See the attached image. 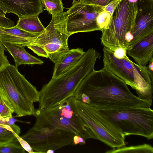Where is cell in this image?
Instances as JSON below:
<instances>
[{
    "label": "cell",
    "mask_w": 153,
    "mask_h": 153,
    "mask_svg": "<svg viewBox=\"0 0 153 153\" xmlns=\"http://www.w3.org/2000/svg\"><path fill=\"white\" fill-rule=\"evenodd\" d=\"M127 54L137 64L146 66L152 58L153 33L145 36L126 49Z\"/></svg>",
    "instance_id": "5bb4252c"
},
{
    "label": "cell",
    "mask_w": 153,
    "mask_h": 153,
    "mask_svg": "<svg viewBox=\"0 0 153 153\" xmlns=\"http://www.w3.org/2000/svg\"><path fill=\"white\" fill-rule=\"evenodd\" d=\"M45 10L52 15L57 16L63 12V7L62 0H41Z\"/></svg>",
    "instance_id": "7402d4cb"
},
{
    "label": "cell",
    "mask_w": 153,
    "mask_h": 153,
    "mask_svg": "<svg viewBox=\"0 0 153 153\" xmlns=\"http://www.w3.org/2000/svg\"><path fill=\"white\" fill-rule=\"evenodd\" d=\"M6 50V48L0 41V71L10 64L4 54V51Z\"/></svg>",
    "instance_id": "d4e9b609"
},
{
    "label": "cell",
    "mask_w": 153,
    "mask_h": 153,
    "mask_svg": "<svg viewBox=\"0 0 153 153\" xmlns=\"http://www.w3.org/2000/svg\"><path fill=\"white\" fill-rule=\"evenodd\" d=\"M20 132V128L14 123L9 125L7 122H0V144L17 140L14 133L19 135Z\"/></svg>",
    "instance_id": "d6986e66"
},
{
    "label": "cell",
    "mask_w": 153,
    "mask_h": 153,
    "mask_svg": "<svg viewBox=\"0 0 153 153\" xmlns=\"http://www.w3.org/2000/svg\"><path fill=\"white\" fill-rule=\"evenodd\" d=\"M0 41L13 58L16 67L21 65L42 64L44 63L40 59L28 53L25 50V46Z\"/></svg>",
    "instance_id": "2e32d148"
},
{
    "label": "cell",
    "mask_w": 153,
    "mask_h": 153,
    "mask_svg": "<svg viewBox=\"0 0 153 153\" xmlns=\"http://www.w3.org/2000/svg\"><path fill=\"white\" fill-rule=\"evenodd\" d=\"M0 89L17 117L33 115L34 103L39 102V91L19 71L17 67L10 64L0 71Z\"/></svg>",
    "instance_id": "3957f363"
},
{
    "label": "cell",
    "mask_w": 153,
    "mask_h": 153,
    "mask_svg": "<svg viewBox=\"0 0 153 153\" xmlns=\"http://www.w3.org/2000/svg\"><path fill=\"white\" fill-rule=\"evenodd\" d=\"M100 57L96 49L89 48L71 68L56 78H52L39 91L38 108H52L74 96L81 82L94 70L97 60Z\"/></svg>",
    "instance_id": "7a4b0ae2"
},
{
    "label": "cell",
    "mask_w": 153,
    "mask_h": 153,
    "mask_svg": "<svg viewBox=\"0 0 153 153\" xmlns=\"http://www.w3.org/2000/svg\"><path fill=\"white\" fill-rule=\"evenodd\" d=\"M82 3L88 5H94L96 0H79Z\"/></svg>",
    "instance_id": "836d02e7"
},
{
    "label": "cell",
    "mask_w": 153,
    "mask_h": 153,
    "mask_svg": "<svg viewBox=\"0 0 153 153\" xmlns=\"http://www.w3.org/2000/svg\"><path fill=\"white\" fill-rule=\"evenodd\" d=\"M78 112L97 139L112 149L125 146V136L106 120L96 108L75 99Z\"/></svg>",
    "instance_id": "9c48e42d"
},
{
    "label": "cell",
    "mask_w": 153,
    "mask_h": 153,
    "mask_svg": "<svg viewBox=\"0 0 153 153\" xmlns=\"http://www.w3.org/2000/svg\"><path fill=\"white\" fill-rule=\"evenodd\" d=\"M149 65L147 66L148 71L150 73L153 75V58L148 63Z\"/></svg>",
    "instance_id": "d6a6232c"
},
{
    "label": "cell",
    "mask_w": 153,
    "mask_h": 153,
    "mask_svg": "<svg viewBox=\"0 0 153 153\" xmlns=\"http://www.w3.org/2000/svg\"><path fill=\"white\" fill-rule=\"evenodd\" d=\"M103 52V67L135 90L139 98L152 102L153 75L147 66L135 63L127 56L118 59L113 52L105 47Z\"/></svg>",
    "instance_id": "5b68a950"
},
{
    "label": "cell",
    "mask_w": 153,
    "mask_h": 153,
    "mask_svg": "<svg viewBox=\"0 0 153 153\" xmlns=\"http://www.w3.org/2000/svg\"><path fill=\"white\" fill-rule=\"evenodd\" d=\"M67 18L66 11L59 16H52L49 24L32 44L43 48L54 65L69 50L68 40L71 35L67 30Z\"/></svg>",
    "instance_id": "ba28073f"
},
{
    "label": "cell",
    "mask_w": 153,
    "mask_h": 153,
    "mask_svg": "<svg viewBox=\"0 0 153 153\" xmlns=\"http://www.w3.org/2000/svg\"><path fill=\"white\" fill-rule=\"evenodd\" d=\"M113 53L115 56L119 59L124 58L127 56L126 49L122 47L117 48Z\"/></svg>",
    "instance_id": "f546056e"
},
{
    "label": "cell",
    "mask_w": 153,
    "mask_h": 153,
    "mask_svg": "<svg viewBox=\"0 0 153 153\" xmlns=\"http://www.w3.org/2000/svg\"><path fill=\"white\" fill-rule=\"evenodd\" d=\"M82 94L88 97V105L97 108H151L152 104L133 94L123 81L104 67L88 74L74 96Z\"/></svg>",
    "instance_id": "6da1fadb"
},
{
    "label": "cell",
    "mask_w": 153,
    "mask_h": 153,
    "mask_svg": "<svg viewBox=\"0 0 153 153\" xmlns=\"http://www.w3.org/2000/svg\"><path fill=\"white\" fill-rule=\"evenodd\" d=\"M7 13V12L0 6V15L5 16V15Z\"/></svg>",
    "instance_id": "e575fe53"
},
{
    "label": "cell",
    "mask_w": 153,
    "mask_h": 153,
    "mask_svg": "<svg viewBox=\"0 0 153 153\" xmlns=\"http://www.w3.org/2000/svg\"><path fill=\"white\" fill-rule=\"evenodd\" d=\"M139 0H123L114 11L108 26L102 30L101 43L114 52L117 48L127 49L126 33L132 31L138 10Z\"/></svg>",
    "instance_id": "52a82bcc"
},
{
    "label": "cell",
    "mask_w": 153,
    "mask_h": 153,
    "mask_svg": "<svg viewBox=\"0 0 153 153\" xmlns=\"http://www.w3.org/2000/svg\"><path fill=\"white\" fill-rule=\"evenodd\" d=\"M25 151L21 145L13 142L0 144V153H24Z\"/></svg>",
    "instance_id": "cb8c5ba5"
},
{
    "label": "cell",
    "mask_w": 153,
    "mask_h": 153,
    "mask_svg": "<svg viewBox=\"0 0 153 153\" xmlns=\"http://www.w3.org/2000/svg\"><path fill=\"white\" fill-rule=\"evenodd\" d=\"M112 15L103 10L98 13L96 19V23L100 31L106 28L111 21Z\"/></svg>",
    "instance_id": "603a6c76"
},
{
    "label": "cell",
    "mask_w": 153,
    "mask_h": 153,
    "mask_svg": "<svg viewBox=\"0 0 153 153\" xmlns=\"http://www.w3.org/2000/svg\"><path fill=\"white\" fill-rule=\"evenodd\" d=\"M105 153H153V148L151 145L147 144L129 146H125L120 148L112 149L106 151Z\"/></svg>",
    "instance_id": "44dd1931"
},
{
    "label": "cell",
    "mask_w": 153,
    "mask_h": 153,
    "mask_svg": "<svg viewBox=\"0 0 153 153\" xmlns=\"http://www.w3.org/2000/svg\"><path fill=\"white\" fill-rule=\"evenodd\" d=\"M14 112L11 103L2 90L0 89V121L8 122Z\"/></svg>",
    "instance_id": "ffe728a7"
},
{
    "label": "cell",
    "mask_w": 153,
    "mask_h": 153,
    "mask_svg": "<svg viewBox=\"0 0 153 153\" xmlns=\"http://www.w3.org/2000/svg\"><path fill=\"white\" fill-rule=\"evenodd\" d=\"M14 134L17 140L25 151L30 153H38L37 152H34L28 143L22 138L21 137H20L19 135L16 133H14Z\"/></svg>",
    "instance_id": "4316f807"
},
{
    "label": "cell",
    "mask_w": 153,
    "mask_h": 153,
    "mask_svg": "<svg viewBox=\"0 0 153 153\" xmlns=\"http://www.w3.org/2000/svg\"><path fill=\"white\" fill-rule=\"evenodd\" d=\"M0 6L7 13L15 14L19 18L38 16L44 10L41 0H0Z\"/></svg>",
    "instance_id": "4fadbf2b"
},
{
    "label": "cell",
    "mask_w": 153,
    "mask_h": 153,
    "mask_svg": "<svg viewBox=\"0 0 153 153\" xmlns=\"http://www.w3.org/2000/svg\"><path fill=\"white\" fill-rule=\"evenodd\" d=\"M55 151L54 150L52 149H49L46 152V153H53L55 152Z\"/></svg>",
    "instance_id": "d590c367"
},
{
    "label": "cell",
    "mask_w": 153,
    "mask_h": 153,
    "mask_svg": "<svg viewBox=\"0 0 153 153\" xmlns=\"http://www.w3.org/2000/svg\"><path fill=\"white\" fill-rule=\"evenodd\" d=\"M123 0H114L105 6L102 10L107 11L112 15L117 6Z\"/></svg>",
    "instance_id": "83f0119b"
},
{
    "label": "cell",
    "mask_w": 153,
    "mask_h": 153,
    "mask_svg": "<svg viewBox=\"0 0 153 153\" xmlns=\"http://www.w3.org/2000/svg\"><path fill=\"white\" fill-rule=\"evenodd\" d=\"M15 27L28 32L39 35L43 31L45 27L38 16H32L19 18Z\"/></svg>",
    "instance_id": "ac0fdd59"
},
{
    "label": "cell",
    "mask_w": 153,
    "mask_h": 153,
    "mask_svg": "<svg viewBox=\"0 0 153 153\" xmlns=\"http://www.w3.org/2000/svg\"><path fill=\"white\" fill-rule=\"evenodd\" d=\"M96 108L125 136L134 135L143 137L148 140L153 139V111L151 108Z\"/></svg>",
    "instance_id": "8992f818"
},
{
    "label": "cell",
    "mask_w": 153,
    "mask_h": 153,
    "mask_svg": "<svg viewBox=\"0 0 153 153\" xmlns=\"http://www.w3.org/2000/svg\"><path fill=\"white\" fill-rule=\"evenodd\" d=\"M38 36L15 26L10 28L0 26V40L15 45L27 47L33 43Z\"/></svg>",
    "instance_id": "9a60e30c"
},
{
    "label": "cell",
    "mask_w": 153,
    "mask_h": 153,
    "mask_svg": "<svg viewBox=\"0 0 153 153\" xmlns=\"http://www.w3.org/2000/svg\"><path fill=\"white\" fill-rule=\"evenodd\" d=\"M75 100L72 96L52 108L35 109L34 124L71 131L85 140L97 139L79 114Z\"/></svg>",
    "instance_id": "277c9868"
},
{
    "label": "cell",
    "mask_w": 153,
    "mask_h": 153,
    "mask_svg": "<svg viewBox=\"0 0 153 153\" xmlns=\"http://www.w3.org/2000/svg\"><path fill=\"white\" fill-rule=\"evenodd\" d=\"M75 135L69 131L34 124L21 137L33 151L41 153H46L49 149L55 151L68 145H74L73 138Z\"/></svg>",
    "instance_id": "30bf717a"
},
{
    "label": "cell",
    "mask_w": 153,
    "mask_h": 153,
    "mask_svg": "<svg viewBox=\"0 0 153 153\" xmlns=\"http://www.w3.org/2000/svg\"><path fill=\"white\" fill-rule=\"evenodd\" d=\"M152 33H153V0H139L138 11L132 31L133 38L127 48Z\"/></svg>",
    "instance_id": "7c38bea8"
},
{
    "label": "cell",
    "mask_w": 153,
    "mask_h": 153,
    "mask_svg": "<svg viewBox=\"0 0 153 153\" xmlns=\"http://www.w3.org/2000/svg\"><path fill=\"white\" fill-rule=\"evenodd\" d=\"M102 10L97 7L73 0L72 6L66 11L68 14L67 30L71 35L79 32L100 30L96 19Z\"/></svg>",
    "instance_id": "8fae6325"
},
{
    "label": "cell",
    "mask_w": 153,
    "mask_h": 153,
    "mask_svg": "<svg viewBox=\"0 0 153 153\" xmlns=\"http://www.w3.org/2000/svg\"><path fill=\"white\" fill-rule=\"evenodd\" d=\"M27 47L32 50L38 56L46 58H48V56L47 52L42 47L33 45H29Z\"/></svg>",
    "instance_id": "484cf974"
},
{
    "label": "cell",
    "mask_w": 153,
    "mask_h": 153,
    "mask_svg": "<svg viewBox=\"0 0 153 153\" xmlns=\"http://www.w3.org/2000/svg\"><path fill=\"white\" fill-rule=\"evenodd\" d=\"M85 52L82 48L69 50L65 55L54 65L52 78H56L73 67L79 60Z\"/></svg>",
    "instance_id": "e0dca14e"
},
{
    "label": "cell",
    "mask_w": 153,
    "mask_h": 153,
    "mask_svg": "<svg viewBox=\"0 0 153 153\" xmlns=\"http://www.w3.org/2000/svg\"><path fill=\"white\" fill-rule=\"evenodd\" d=\"M14 22L5 16L0 15V26L4 27L10 28L14 26Z\"/></svg>",
    "instance_id": "f1b7e54d"
},
{
    "label": "cell",
    "mask_w": 153,
    "mask_h": 153,
    "mask_svg": "<svg viewBox=\"0 0 153 153\" xmlns=\"http://www.w3.org/2000/svg\"><path fill=\"white\" fill-rule=\"evenodd\" d=\"M114 0H96L93 5L102 10L106 6Z\"/></svg>",
    "instance_id": "4dcf8cb0"
},
{
    "label": "cell",
    "mask_w": 153,
    "mask_h": 153,
    "mask_svg": "<svg viewBox=\"0 0 153 153\" xmlns=\"http://www.w3.org/2000/svg\"><path fill=\"white\" fill-rule=\"evenodd\" d=\"M85 143V140L82 137L77 135L74 136L73 138L74 145H83Z\"/></svg>",
    "instance_id": "1f68e13d"
}]
</instances>
